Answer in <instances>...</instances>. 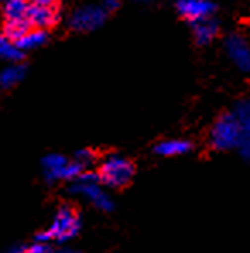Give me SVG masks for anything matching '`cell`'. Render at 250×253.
Instances as JSON below:
<instances>
[{
  "mask_svg": "<svg viewBox=\"0 0 250 253\" xmlns=\"http://www.w3.org/2000/svg\"><path fill=\"white\" fill-rule=\"evenodd\" d=\"M70 192L77 197H83L84 200H88L96 209H100L103 212H111L115 207L113 199L110 197V193L104 192L98 174L93 173V171H83V173L72 181Z\"/></svg>",
  "mask_w": 250,
  "mask_h": 253,
  "instance_id": "obj_1",
  "label": "cell"
},
{
  "mask_svg": "<svg viewBox=\"0 0 250 253\" xmlns=\"http://www.w3.org/2000/svg\"><path fill=\"white\" fill-rule=\"evenodd\" d=\"M81 229V217L77 214V211L70 206H62L57 211L53 221H51L50 228L45 233H40L36 236V241L40 243H48L50 240L63 243V241H69L79 233Z\"/></svg>",
  "mask_w": 250,
  "mask_h": 253,
  "instance_id": "obj_2",
  "label": "cell"
},
{
  "mask_svg": "<svg viewBox=\"0 0 250 253\" xmlns=\"http://www.w3.org/2000/svg\"><path fill=\"white\" fill-rule=\"evenodd\" d=\"M98 178L101 185L110 188H122L134 178V165L120 154H108L103 158L98 168Z\"/></svg>",
  "mask_w": 250,
  "mask_h": 253,
  "instance_id": "obj_3",
  "label": "cell"
},
{
  "mask_svg": "<svg viewBox=\"0 0 250 253\" xmlns=\"http://www.w3.org/2000/svg\"><path fill=\"white\" fill-rule=\"evenodd\" d=\"M242 140V130L233 113H225L214 122L209 133V144L216 151H230L238 147Z\"/></svg>",
  "mask_w": 250,
  "mask_h": 253,
  "instance_id": "obj_4",
  "label": "cell"
},
{
  "mask_svg": "<svg viewBox=\"0 0 250 253\" xmlns=\"http://www.w3.org/2000/svg\"><path fill=\"white\" fill-rule=\"evenodd\" d=\"M43 173L47 181H74L83 171H86L79 163L69 161L62 154H48L42 161Z\"/></svg>",
  "mask_w": 250,
  "mask_h": 253,
  "instance_id": "obj_5",
  "label": "cell"
},
{
  "mask_svg": "<svg viewBox=\"0 0 250 253\" xmlns=\"http://www.w3.org/2000/svg\"><path fill=\"white\" fill-rule=\"evenodd\" d=\"M106 16H108V12L103 7H100L98 3L83 5L74 10V14L70 16V28L79 33L95 31V29L101 28L104 24Z\"/></svg>",
  "mask_w": 250,
  "mask_h": 253,
  "instance_id": "obj_6",
  "label": "cell"
},
{
  "mask_svg": "<svg viewBox=\"0 0 250 253\" xmlns=\"http://www.w3.org/2000/svg\"><path fill=\"white\" fill-rule=\"evenodd\" d=\"M225 50L231 62L242 72H250V43L242 35H230L225 40Z\"/></svg>",
  "mask_w": 250,
  "mask_h": 253,
  "instance_id": "obj_7",
  "label": "cell"
},
{
  "mask_svg": "<svg viewBox=\"0 0 250 253\" xmlns=\"http://www.w3.org/2000/svg\"><path fill=\"white\" fill-rule=\"evenodd\" d=\"M214 3L211 0H178L177 2V10L182 17H185L187 21L199 22L202 19H209L214 12Z\"/></svg>",
  "mask_w": 250,
  "mask_h": 253,
  "instance_id": "obj_8",
  "label": "cell"
},
{
  "mask_svg": "<svg viewBox=\"0 0 250 253\" xmlns=\"http://www.w3.org/2000/svg\"><path fill=\"white\" fill-rule=\"evenodd\" d=\"M58 10L55 9V5H31L28 10V22L31 28H51L57 24L58 21Z\"/></svg>",
  "mask_w": 250,
  "mask_h": 253,
  "instance_id": "obj_9",
  "label": "cell"
},
{
  "mask_svg": "<svg viewBox=\"0 0 250 253\" xmlns=\"http://www.w3.org/2000/svg\"><path fill=\"white\" fill-rule=\"evenodd\" d=\"M192 149V144L189 140H184V139H168V140H163V142L156 144L154 147V152L163 158H177V156H184L190 152Z\"/></svg>",
  "mask_w": 250,
  "mask_h": 253,
  "instance_id": "obj_10",
  "label": "cell"
},
{
  "mask_svg": "<svg viewBox=\"0 0 250 253\" xmlns=\"http://www.w3.org/2000/svg\"><path fill=\"white\" fill-rule=\"evenodd\" d=\"M192 31H194V38L199 44H209L212 40L218 36V22H214L209 17V19H202L199 22H194L192 24Z\"/></svg>",
  "mask_w": 250,
  "mask_h": 253,
  "instance_id": "obj_11",
  "label": "cell"
},
{
  "mask_svg": "<svg viewBox=\"0 0 250 253\" xmlns=\"http://www.w3.org/2000/svg\"><path fill=\"white\" fill-rule=\"evenodd\" d=\"M48 40V33L45 29H38V28H31L21 36L16 42V46L19 48L21 51H28V50H35V48L42 46V44L47 43Z\"/></svg>",
  "mask_w": 250,
  "mask_h": 253,
  "instance_id": "obj_12",
  "label": "cell"
},
{
  "mask_svg": "<svg viewBox=\"0 0 250 253\" xmlns=\"http://www.w3.org/2000/svg\"><path fill=\"white\" fill-rule=\"evenodd\" d=\"M26 76V67L19 65V63H10L7 69H3L0 72V87L2 89H10L14 85H17L24 79Z\"/></svg>",
  "mask_w": 250,
  "mask_h": 253,
  "instance_id": "obj_13",
  "label": "cell"
},
{
  "mask_svg": "<svg viewBox=\"0 0 250 253\" xmlns=\"http://www.w3.org/2000/svg\"><path fill=\"white\" fill-rule=\"evenodd\" d=\"M28 0H5L3 3V14H5V21H21L28 17L29 10Z\"/></svg>",
  "mask_w": 250,
  "mask_h": 253,
  "instance_id": "obj_14",
  "label": "cell"
},
{
  "mask_svg": "<svg viewBox=\"0 0 250 253\" xmlns=\"http://www.w3.org/2000/svg\"><path fill=\"white\" fill-rule=\"evenodd\" d=\"M233 117L242 130V137H250V99H244L235 106Z\"/></svg>",
  "mask_w": 250,
  "mask_h": 253,
  "instance_id": "obj_15",
  "label": "cell"
},
{
  "mask_svg": "<svg viewBox=\"0 0 250 253\" xmlns=\"http://www.w3.org/2000/svg\"><path fill=\"white\" fill-rule=\"evenodd\" d=\"M28 29H31L28 19H21V21H5V28H3V36L9 38L10 42L16 43L17 40L24 35Z\"/></svg>",
  "mask_w": 250,
  "mask_h": 253,
  "instance_id": "obj_16",
  "label": "cell"
},
{
  "mask_svg": "<svg viewBox=\"0 0 250 253\" xmlns=\"http://www.w3.org/2000/svg\"><path fill=\"white\" fill-rule=\"evenodd\" d=\"M0 58L9 62H19L22 58V51L16 46V43L10 42L3 35H0Z\"/></svg>",
  "mask_w": 250,
  "mask_h": 253,
  "instance_id": "obj_17",
  "label": "cell"
},
{
  "mask_svg": "<svg viewBox=\"0 0 250 253\" xmlns=\"http://www.w3.org/2000/svg\"><path fill=\"white\" fill-rule=\"evenodd\" d=\"M74 161L79 163L84 169H88L89 166L96 161V156H95V152H93L91 149H81V151L76 152V159H74Z\"/></svg>",
  "mask_w": 250,
  "mask_h": 253,
  "instance_id": "obj_18",
  "label": "cell"
},
{
  "mask_svg": "<svg viewBox=\"0 0 250 253\" xmlns=\"http://www.w3.org/2000/svg\"><path fill=\"white\" fill-rule=\"evenodd\" d=\"M22 253H51V248L48 247V243H40V241H35L29 247L22 248Z\"/></svg>",
  "mask_w": 250,
  "mask_h": 253,
  "instance_id": "obj_19",
  "label": "cell"
},
{
  "mask_svg": "<svg viewBox=\"0 0 250 253\" xmlns=\"http://www.w3.org/2000/svg\"><path fill=\"white\" fill-rule=\"evenodd\" d=\"M237 149L240 151V154L244 156L245 161L250 163V137H242V140Z\"/></svg>",
  "mask_w": 250,
  "mask_h": 253,
  "instance_id": "obj_20",
  "label": "cell"
},
{
  "mask_svg": "<svg viewBox=\"0 0 250 253\" xmlns=\"http://www.w3.org/2000/svg\"><path fill=\"white\" fill-rule=\"evenodd\" d=\"M118 3H120V0H100L98 5L103 7L106 12H110V10H115L118 7Z\"/></svg>",
  "mask_w": 250,
  "mask_h": 253,
  "instance_id": "obj_21",
  "label": "cell"
},
{
  "mask_svg": "<svg viewBox=\"0 0 250 253\" xmlns=\"http://www.w3.org/2000/svg\"><path fill=\"white\" fill-rule=\"evenodd\" d=\"M33 5H55V0H28Z\"/></svg>",
  "mask_w": 250,
  "mask_h": 253,
  "instance_id": "obj_22",
  "label": "cell"
},
{
  "mask_svg": "<svg viewBox=\"0 0 250 253\" xmlns=\"http://www.w3.org/2000/svg\"><path fill=\"white\" fill-rule=\"evenodd\" d=\"M3 253H22V247H10V248H7Z\"/></svg>",
  "mask_w": 250,
  "mask_h": 253,
  "instance_id": "obj_23",
  "label": "cell"
},
{
  "mask_svg": "<svg viewBox=\"0 0 250 253\" xmlns=\"http://www.w3.org/2000/svg\"><path fill=\"white\" fill-rule=\"evenodd\" d=\"M58 253H81V252H74V250H62V252H58Z\"/></svg>",
  "mask_w": 250,
  "mask_h": 253,
  "instance_id": "obj_24",
  "label": "cell"
},
{
  "mask_svg": "<svg viewBox=\"0 0 250 253\" xmlns=\"http://www.w3.org/2000/svg\"><path fill=\"white\" fill-rule=\"evenodd\" d=\"M0 2H5V0H0Z\"/></svg>",
  "mask_w": 250,
  "mask_h": 253,
  "instance_id": "obj_25",
  "label": "cell"
}]
</instances>
